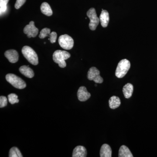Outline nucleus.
Segmentation results:
<instances>
[{
	"label": "nucleus",
	"instance_id": "1",
	"mask_svg": "<svg viewBox=\"0 0 157 157\" xmlns=\"http://www.w3.org/2000/svg\"><path fill=\"white\" fill-rule=\"evenodd\" d=\"M70 54L65 51H56L53 54V59L55 63L59 65L61 68H65L67 66L65 60L70 58Z\"/></svg>",
	"mask_w": 157,
	"mask_h": 157
},
{
	"label": "nucleus",
	"instance_id": "2",
	"mask_svg": "<svg viewBox=\"0 0 157 157\" xmlns=\"http://www.w3.org/2000/svg\"><path fill=\"white\" fill-rule=\"evenodd\" d=\"M22 53L25 59L32 64L37 65L39 63L37 53L29 46H24L22 49Z\"/></svg>",
	"mask_w": 157,
	"mask_h": 157
},
{
	"label": "nucleus",
	"instance_id": "3",
	"mask_svg": "<svg viewBox=\"0 0 157 157\" xmlns=\"http://www.w3.org/2000/svg\"><path fill=\"white\" fill-rule=\"evenodd\" d=\"M131 67L130 62L126 59H124L118 64L116 70L115 75L117 78H122L125 76Z\"/></svg>",
	"mask_w": 157,
	"mask_h": 157
},
{
	"label": "nucleus",
	"instance_id": "4",
	"mask_svg": "<svg viewBox=\"0 0 157 157\" xmlns=\"http://www.w3.org/2000/svg\"><path fill=\"white\" fill-rule=\"evenodd\" d=\"M6 80L14 87L18 89H23L26 86L25 82L21 78L13 74H8L6 76Z\"/></svg>",
	"mask_w": 157,
	"mask_h": 157
},
{
	"label": "nucleus",
	"instance_id": "5",
	"mask_svg": "<svg viewBox=\"0 0 157 157\" xmlns=\"http://www.w3.org/2000/svg\"><path fill=\"white\" fill-rule=\"evenodd\" d=\"M58 42L60 46L66 50L72 49L74 45V41L73 38L68 35L61 36L59 37Z\"/></svg>",
	"mask_w": 157,
	"mask_h": 157
},
{
	"label": "nucleus",
	"instance_id": "6",
	"mask_svg": "<svg viewBox=\"0 0 157 157\" xmlns=\"http://www.w3.org/2000/svg\"><path fill=\"white\" fill-rule=\"evenodd\" d=\"M87 15L90 20L89 25L90 29L91 30H95L100 21V18L97 16L95 9L94 8H91L87 11Z\"/></svg>",
	"mask_w": 157,
	"mask_h": 157
},
{
	"label": "nucleus",
	"instance_id": "7",
	"mask_svg": "<svg viewBox=\"0 0 157 157\" xmlns=\"http://www.w3.org/2000/svg\"><path fill=\"white\" fill-rule=\"evenodd\" d=\"M87 78L96 83H101L104 81L103 78L100 76V71L95 67L90 68L88 72Z\"/></svg>",
	"mask_w": 157,
	"mask_h": 157
},
{
	"label": "nucleus",
	"instance_id": "8",
	"mask_svg": "<svg viewBox=\"0 0 157 157\" xmlns=\"http://www.w3.org/2000/svg\"><path fill=\"white\" fill-rule=\"evenodd\" d=\"M23 31L29 38L36 37L39 33V29L35 26L33 21H30L29 25L26 26Z\"/></svg>",
	"mask_w": 157,
	"mask_h": 157
},
{
	"label": "nucleus",
	"instance_id": "9",
	"mask_svg": "<svg viewBox=\"0 0 157 157\" xmlns=\"http://www.w3.org/2000/svg\"><path fill=\"white\" fill-rule=\"evenodd\" d=\"M90 94L87 91L85 86H82L79 88L77 92V97L79 101L82 102L86 101L90 98Z\"/></svg>",
	"mask_w": 157,
	"mask_h": 157
},
{
	"label": "nucleus",
	"instance_id": "10",
	"mask_svg": "<svg viewBox=\"0 0 157 157\" xmlns=\"http://www.w3.org/2000/svg\"><path fill=\"white\" fill-rule=\"evenodd\" d=\"M5 55L10 63H14L18 61L19 56L16 50L11 49L6 51L5 52Z\"/></svg>",
	"mask_w": 157,
	"mask_h": 157
},
{
	"label": "nucleus",
	"instance_id": "11",
	"mask_svg": "<svg viewBox=\"0 0 157 157\" xmlns=\"http://www.w3.org/2000/svg\"><path fill=\"white\" fill-rule=\"evenodd\" d=\"M87 155L86 149L82 146L76 147L73 150V157H86Z\"/></svg>",
	"mask_w": 157,
	"mask_h": 157
},
{
	"label": "nucleus",
	"instance_id": "12",
	"mask_svg": "<svg viewBox=\"0 0 157 157\" xmlns=\"http://www.w3.org/2000/svg\"><path fill=\"white\" fill-rule=\"evenodd\" d=\"M100 20L101 25L103 27H107L109 22V14L108 11L102 9L100 16Z\"/></svg>",
	"mask_w": 157,
	"mask_h": 157
},
{
	"label": "nucleus",
	"instance_id": "13",
	"mask_svg": "<svg viewBox=\"0 0 157 157\" xmlns=\"http://www.w3.org/2000/svg\"><path fill=\"white\" fill-rule=\"evenodd\" d=\"M112 156V150L111 147L107 144H104L101 147L100 150V157H111Z\"/></svg>",
	"mask_w": 157,
	"mask_h": 157
},
{
	"label": "nucleus",
	"instance_id": "14",
	"mask_svg": "<svg viewBox=\"0 0 157 157\" xmlns=\"http://www.w3.org/2000/svg\"><path fill=\"white\" fill-rule=\"evenodd\" d=\"M19 71L21 74L26 77L29 78H32L34 77L33 71L31 68L29 67V66H23L20 67Z\"/></svg>",
	"mask_w": 157,
	"mask_h": 157
},
{
	"label": "nucleus",
	"instance_id": "15",
	"mask_svg": "<svg viewBox=\"0 0 157 157\" xmlns=\"http://www.w3.org/2000/svg\"><path fill=\"white\" fill-rule=\"evenodd\" d=\"M133 90H134V86L133 85L130 83L126 84L123 88V92L125 98L127 99L131 98L133 94Z\"/></svg>",
	"mask_w": 157,
	"mask_h": 157
},
{
	"label": "nucleus",
	"instance_id": "16",
	"mask_svg": "<svg viewBox=\"0 0 157 157\" xmlns=\"http://www.w3.org/2000/svg\"><path fill=\"white\" fill-rule=\"evenodd\" d=\"M109 107L111 109H115L120 106L121 100L118 97L113 96L109 99Z\"/></svg>",
	"mask_w": 157,
	"mask_h": 157
},
{
	"label": "nucleus",
	"instance_id": "17",
	"mask_svg": "<svg viewBox=\"0 0 157 157\" xmlns=\"http://www.w3.org/2000/svg\"><path fill=\"white\" fill-rule=\"evenodd\" d=\"M118 156L119 157H133V155L129 149L125 145L121 147L119 151Z\"/></svg>",
	"mask_w": 157,
	"mask_h": 157
},
{
	"label": "nucleus",
	"instance_id": "18",
	"mask_svg": "<svg viewBox=\"0 0 157 157\" xmlns=\"http://www.w3.org/2000/svg\"><path fill=\"white\" fill-rule=\"evenodd\" d=\"M41 11L43 14L47 16H50L53 14L52 10L49 4L47 2H43L40 7Z\"/></svg>",
	"mask_w": 157,
	"mask_h": 157
},
{
	"label": "nucleus",
	"instance_id": "19",
	"mask_svg": "<svg viewBox=\"0 0 157 157\" xmlns=\"http://www.w3.org/2000/svg\"><path fill=\"white\" fill-rule=\"evenodd\" d=\"M9 157H22V155L17 147H13L9 151Z\"/></svg>",
	"mask_w": 157,
	"mask_h": 157
},
{
	"label": "nucleus",
	"instance_id": "20",
	"mask_svg": "<svg viewBox=\"0 0 157 157\" xmlns=\"http://www.w3.org/2000/svg\"><path fill=\"white\" fill-rule=\"evenodd\" d=\"M9 0H0V13L2 15L6 13L7 9V4Z\"/></svg>",
	"mask_w": 157,
	"mask_h": 157
},
{
	"label": "nucleus",
	"instance_id": "21",
	"mask_svg": "<svg viewBox=\"0 0 157 157\" xmlns=\"http://www.w3.org/2000/svg\"><path fill=\"white\" fill-rule=\"evenodd\" d=\"M9 103L13 104L15 103L19 102V100L18 99V96L14 94H11L8 96Z\"/></svg>",
	"mask_w": 157,
	"mask_h": 157
},
{
	"label": "nucleus",
	"instance_id": "22",
	"mask_svg": "<svg viewBox=\"0 0 157 157\" xmlns=\"http://www.w3.org/2000/svg\"><path fill=\"white\" fill-rule=\"evenodd\" d=\"M51 30L50 29L48 28H44L42 29L39 35V37L40 39H44L46 37H49V34H50Z\"/></svg>",
	"mask_w": 157,
	"mask_h": 157
},
{
	"label": "nucleus",
	"instance_id": "23",
	"mask_svg": "<svg viewBox=\"0 0 157 157\" xmlns=\"http://www.w3.org/2000/svg\"><path fill=\"white\" fill-rule=\"evenodd\" d=\"M8 103V100L7 98L5 96H1L0 97V107H5L7 106Z\"/></svg>",
	"mask_w": 157,
	"mask_h": 157
},
{
	"label": "nucleus",
	"instance_id": "24",
	"mask_svg": "<svg viewBox=\"0 0 157 157\" xmlns=\"http://www.w3.org/2000/svg\"><path fill=\"white\" fill-rule=\"evenodd\" d=\"M57 36V35L56 33L55 32H52L49 34V38L48 39L50 41L51 43H54L56 42Z\"/></svg>",
	"mask_w": 157,
	"mask_h": 157
},
{
	"label": "nucleus",
	"instance_id": "25",
	"mask_svg": "<svg viewBox=\"0 0 157 157\" xmlns=\"http://www.w3.org/2000/svg\"><path fill=\"white\" fill-rule=\"evenodd\" d=\"M26 0H17L15 3V8L16 9H19L25 3Z\"/></svg>",
	"mask_w": 157,
	"mask_h": 157
},
{
	"label": "nucleus",
	"instance_id": "26",
	"mask_svg": "<svg viewBox=\"0 0 157 157\" xmlns=\"http://www.w3.org/2000/svg\"><path fill=\"white\" fill-rule=\"evenodd\" d=\"M95 86H97V85L96 84L95 85Z\"/></svg>",
	"mask_w": 157,
	"mask_h": 157
}]
</instances>
